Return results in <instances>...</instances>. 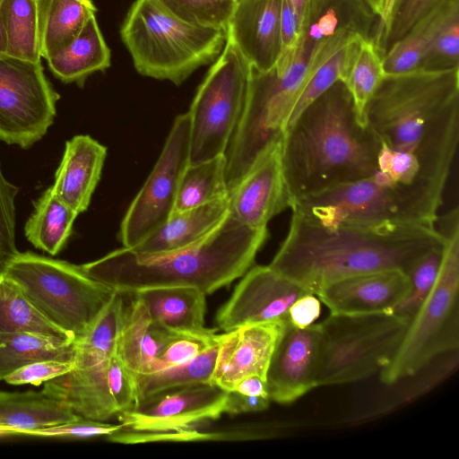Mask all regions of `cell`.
I'll list each match as a JSON object with an SVG mask.
<instances>
[{
  "mask_svg": "<svg viewBox=\"0 0 459 459\" xmlns=\"http://www.w3.org/2000/svg\"><path fill=\"white\" fill-rule=\"evenodd\" d=\"M281 54L279 59L291 56L300 39V21L288 0H282L281 13Z\"/></svg>",
  "mask_w": 459,
  "mask_h": 459,
  "instance_id": "7dc6e473",
  "label": "cell"
},
{
  "mask_svg": "<svg viewBox=\"0 0 459 459\" xmlns=\"http://www.w3.org/2000/svg\"><path fill=\"white\" fill-rule=\"evenodd\" d=\"M379 15L365 0H307L299 41L311 52L342 34L377 41Z\"/></svg>",
  "mask_w": 459,
  "mask_h": 459,
  "instance_id": "d6986e66",
  "label": "cell"
},
{
  "mask_svg": "<svg viewBox=\"0 0 459 459\" xmlns=\"http://www.w3.org/2000/svg\"><path fill=\"white\" fill-rule=\"evenodd\" d=\"M321 311L320 301L315 294L308 293L298 299L290 307L288 320L298 327L305 328L315 323Z\"/></svg>",
  "mask_w": 459,
  "mask_h": 459,
  "instance_id": "c3c4849f",
  "label": "cell"
},
{
  "mask_svg": "<svg viewBox=\"0 0 459 459\" xmlns=\"http://www.w3.org/2000/svg\"><path fill=\"white\" fill-rule=\"evenodd\" d=\"M120 34L140 74L176 85L217 58L227 40L226 30L188 24L155 0H136Z\"/></svg>",
  "mask_w": 459,
  "mask_h": 459,
  "instance_id": "5b68a950",
  "label": "cell"
},
{
  "mask_svg": "<svg viewBox=\"0 0 459 459\" xmlns=\"http://www.w3.org/2000/svg\"><path fill=\"white\" fill-rule=\"evenodd\" d=\"M443 0H398L388 26L377 44L382 56L423 16Z\"/></svg>",
  "mask_w": 459,
  "mask_h": 459,
  "instance_id": "b9f144b4",
  "label": "cell"
},
{
  "mask_svg": "<svg viewBox=\"0 0 459 459\" xmlns=\"http://www.w3.org/2000/svg\"><path fill=\"white\" fill-rule=\"evenodd\" d=\"M109 359L91 367L74 368L46 382L43 391L64 402L77 415L104 421L117 414L108 385Z\"/></svg>",
  "mask_w": 459,
  "mask_h": 459,
  "instance_id": "7402d4cb",
  "label": "cell"
},
{
  "mask_svg": "<svg viewBox=\"0 0 459 459\" xmlns=\"http://www.w3.org/2000/svg\"><path fill=\"white\" fill-rule=\"evenodd\" d=\"M220 342L182 364L153 373L134 375L138 400L168 389L211 384Z\"/></svg>",
  "mask_w": 459,
  "mask_h": 459,
  "instance_id": "836d02e7",
  "label": "cell"
},
{
  "mask_svg": "<svg viewBox=\"0 0 459 459\" xmlns=\"http://www.w3.org/2000/svg\"><path fill=\"white\" fill-rule=\"evenodd\" d=\"M361 39L360 37L351 39L310 74L298 97L286 128L310 102L337 81L343 80Z\"/></svg>",
  "mask_w": 459,
  "mask_h": 459,
  "instance_id": "8d00e7d4",
  "label": "cell"
},
{
  "mask_svg": "<svg viewBox=\"0 0 459 459\" xmlns=\"http://www.w3.org/2000/svg\"><path fill=\"white\" fill-rule=\"evenodd\" d=\"M267 238V228L246 226L229 213L205 238L183 249L140 255L122 247L81 267L94 280L126 294L190 287L207 295L242 277Z\"/></svg>",
  "mask_w": 459,
  "mask_h": 459,
  "instance_id": "277c9868",
  "label": "cell"
},
{
  "mask_svg": "<svg viewBox=\"0 0 459 459\" xmlns=\"http://www.w3.org/2000/svg\"><path fill=\"white\" fill-rule=\"evenodd\" d=\"M151 318L177 333H201L204 326L205 294L190 287H160L132 293Z\"/></svg>",
  "mask_w": 459,
  "mask_h": 459,
  "instance_id": "cb8c5ba5",
  "label": "cell"
},
{
  "mask_svg": "<svg viewBox=\"0 0 459 459\" xmlns=\"http://www.w3.org/2000/svg\"><path fill=\"white\" fill-rule=\"evenodd\" d=\"M6 54L24 61H40L37 0H2Z\"/></svg>",
  "mask_w": 459,
  "mask_h": 459,
  "instance_id": "e575fe53",
  "label": "cell"
},
{
  "mask_svg": "<svg viewBox=\"0 0 459 459\" xmlns=\"http://www.w3.org/2000/svg\"><path fill=\"white\" fill-rule=\"evenodd\" d=\"M59 98L41 61L0 56V141L30 148L53 124Z\"/></svg>",
  "mask_w": 459,
  "mask_h": 459,
  "instance_id": "30bf717a",
  "label": "cell"
},
{
  "mask_svg": "<svg viewBox=\"0 0 459 459\" xmlns=\"http://www.w3.org/2000/svg\"><path fill=\"white\" fill-rule=\"evenodd\" d=\"M107 148L90 135L65 143L52 187L54 194L78 214L85 212L100 178Z\"/></svg>",
  "mask_w": 459,
  "mask_h": 459,
  "instance_id": "ffe728a7",
  "label": "cell"
},
{
  "mask_svg": "<svg viewBox=\"0 0 459 459\" xmlns=\"http://www.w3.org/2000/svg\"><path fill=\"white\" fill-rule=\"evenodd\" d=\"M459 13V0H443L417 22L383 56L385 74L418 70L431 41L445 23Z\"/></svg>",
  "mask_w": 459,
  "mask_h": 459,
  "instance_id": "83f0119b",
  "label": "cell"
},
{
  "mask_svg": "<svg viewBox=\"0 0 459 459\" xmlns=\"http://www.w3.org/2000/svg\"><path fill=\"white\" fill-rule=\"evenodd\" d=\"M377 152L376 137L359 122L346 85L337 81L282 134L281 162L292 204L304 196L372 176Z\"/></svg>",
  "mask_w": 459,
  "mask_h": 459,
  "instance_id": "3957f363",
  "label": "cell"
},
{
  "mask_svg": "<svg viewBox=\"0 0 459 459\" xmlns=\"http://www.w3.org/2000/svg\"><path fill=\"white\" fill-rule=\"evenodd\" d=\"M385 75L383 56L375 42L361 39L342 82L352 98L357 118L362 126H366L368 103Z\"/></svg>",
  "mask_w": 459,
  "mask_h": 459,
  "instance_id": "d590c367",
  "label": "cell"
},
{
  "mask_svg": "<svg viewBox=\"0 0 459 459\" xmlns=\"http://www.w3.org/2000/svg\"><path fill=\"white\" fill-rule=\"evenodd\" d=\"M131 296L129 306L125 304L115 355L134 375L144 374L177 333L155 323L142 302Z\"/></svg>",
  "mask_w": 459,
  "mask_h": 459,
  "instance_id": "603a6c76",
  "label": "cell"
},
{
  "mask_svg": "<svg viewBox=\"0 0 459 459\" xmlns=\"http://www.w3.org/2000/svg\"><path fill=\"white\" fill-rule=\"evenodd\" d=\"M234 390L247 395L270 398L266 379L255 375L240 380Z\"/></svg>",
  "mask_w": 459,
  "mask_h": 459,
  "instance_id": "f907efd6",
  "label": "cell"
},
{
  "mask_svg": "<svg viewBox=\"0 0 459 459\" xmlns=\"http://www.w3.org/2000/svg\"><path fill=\"white\" fill-rule=\"evenodd\" d=\"M287 321L288 317L222 333L211 384L230 392L247 377L255 375L266 379L272 355Z\"/></svg>",
  "mask_w": 459,
  "mask_h": 459,
  "instance_id": "2e32d148",
  "label": "cell"
},
{
  "mask_svg": "<svg viewBox=\"0 0 459 459\" xmlns=\"http://www.w3.org/2000/svg\"><path fill=\"white\" fill-rule=\"evenodd\" d=\"M250 74L251 65L227 39L187 111L189 163L226 152L244 108Z\"/></svg>",
  "mask_w": 459,
  "mask_h": 459,
  "instance_id": "9c48e42d",
  "label": "cell"
},
{
  "mask_svg": "<svg viewBox=\"0 0 459 459\" xmlns=\"http://www.w3.org/2000/svg\"><path fill=\"white\" fill-rule=\"evenodd\" d=\"M282 0H236L227 26V39L234 43L251 66L272 69L281 54Z\"/></svg>",
  "mask_w": 459,
  "mask_h": 459,
  "instance_id": "e0dca14e",
  "label": "cell"
},
{
  "mask_svg": "<svg viewBox=\"0 0 459 459\" xmlns=\"http://www.w3.org/2000/svg\"><path fill=\"white\" fill-rule=\"evenodd\" d=\"M444 242L424 255L411 269L408 275L411 280V290L406 298L393 310L400 316L409 320L412 318L433 290L438 277L443 253Z\"/></svg>",
  "mask_w": 459,
  "mask_h": 459,
  "instance_id": "74e56055",
  "label": "cell"
},
{
  "mask_svg": "<svg viewBox=\"0 0 459 459\" xmlns=\"http://www.w3.org/2000/svg\"><path fill=\"white\" fill-rule=\"evenodd\" d=\"M74 368L73 361L44 359L32 362L14 370L4 377L11 385L31 384L39 385L62 376Z\"/></svg>",
  "mask_w": 459,
  "mask_h": 459,
  "instance_id": "bcb514c9",
  "label": "cell"
},
{
  "mask_svg": "<svg viewBox=\"0 0 459 459\" xmlns=\"http://www.w3.org/2000/svg\"><path fill=\"white\" fill-rule=\"evenodd\" d=\"M15 332L75 340L48 319L20 286L4 273L0 276V333Z\"/></svg>",
  "mask_w": 459,
  "mask_h": 459,
  "instance_id": "4dcf8cb0",
  "label": "cell"
},
{
  "mask_svg": "<svg viewBox=\"0 0 459 459\" xmlns=\"http://www.w3.org/2000/svg\"><path fill=\"white\" fill-rule=\"evenodd\" d=\"M410 290L408 273L391 269L339 280L316 296L333 314H368L393 312Z\"/></svg>",
  "mask_w": 459,
  "mask_h": 459,
  "instance_id": "ac0fdd59",
  "label": "cell"
},
{
  "mask_svg": "<svg viewBox=\"0 0 459 459\" xmlns=\"http://www.w3.org/2000/svg\"><path fill=\"white\" fill-rule=\"evenodd\" d=\"M164 10L188 24L227 29L236 0H155Z\"/></svg>",
  "mask_w": 459,
  "mask_h": 459,
  "instance_id": "f35d334b",
  "label": "cell"
},
{
  "mask_svg": "<svg viewBox=\"0 0 459 459\" xmlns=\"http://www.w3.org/2000/svg\"><path fill=\"white\" fill-rule=\"evenodd\" d=\"M226 155L189 163L178 186L175 211L181 212L229 196Z\"/></svg>",
  "mask_w": 459,
  "mask_h": 459,
  "instance_id": "d6a6232c",
  "label": "cell"
},
{
  "mask_svg": "<svg viewBox=\"0 0 459 459\" xmlns=\"http://www.w3.org/2000/svg\"><path fill=\"white\" fill-rule=\"evenodd\" d=\"M437 230L445 240L436 284L409 322L391 361L380 373L393 385L416 376L434 359L459 350V212L437 217Z\"/></svg>",
  "mask_w": 459,
  "mask_h": 459,
  "instance_id": "8992f818",
  "label": "cell"
},
{
  "mask_svg": "<svg viewBox=\"0 0 459 459\" xmlns=\"http://www.w3.org/2000/svg\"><path fill=\"white\" fill-rule=\"evenodd\" d=\"M110 50L92 15L67 47L46 60L55 77L82 87L89 75L110 66Z\"/></svg>",
  "mask_w": 459,
  "mask_h": 459,
  "instance_id": "484cf974",
  "label": "cell"
},
{
  "mask_svg": "<svg viewBox=\"0 0 459 459\" xmlns=\"http://www.w3.org/2000/svg\"><path fill=\"white\" fill-rule=\"evenodd\" d=\"M410 320L394 312L333 314L321 323L316 387L363 380L394 356Z\"/></svg>",
  "mask_w": 459,
  "mask_h": 459,
  "instance_id": "52a82bcc",
  "label": "cell"
},
{
  "mask_svg": "<svg viewBox=\"0 0 459 459\" xmlns=\"http://www.w3.org/2000/svg\"><path fill=\"white\" fill-rule=\"evenodd\" d=\"M40 56L48 59L67 47L95 15L91 0H37Z\"/></svg>",
  "mask_w": 459,
  "mask_h": 459,
  "instance_id": "4316f807",
  "label": "cell"
},
{
  "mask_svg": "<svg viewBox=\"0 0 459 459\" xmlns=\"http://www.w3.org/2000/svg\"><path fill=\"white\" fill-rule=\"evenodd\" d=\"M319 324L298 328L287 321L266 373L271 401L291 403L316 387Z\"/></svg>",
  "mask_w": 459,
  "mask_h": 459,
  "instance_id": "9a60e30c",
  "label": "cell"
},
{
  "mask_svg": "<svg viewBox=\"0 0 459 459\" xmlns=\"http://www.w3.org/2000/svg\"><path fill=\"white\" fill-rule=\"evenodd\" d=\"M108 385L117 413L136 406L139 400L134 374L115 354L108 362Z\"/></svg>",
  "mask_w": 459,
  "mask_h": 459,
  "instance_id": "ee69618b",
  "label": "cell"
},
{
  "mask_svg": "<svg viewBox=\"0 0 459 459\" xmlns=\"http://www.w3.org/2000/svg\"><path fill=\"white\" fill-rule=\"evenodd\" d=\"M4 273L48 319L75 340L85 333L117 291L90 277L81 265L32 252H19Z\"/></svg>",
  "mask_w": 459,
  "mask_h": 459,
  "instance_id": "ba28073f",
  "label": "cell"
},
{
  "mask_svg": "<svg viewBox=\"0 0 459 459\" xmlns=\"http://www.w3.org/2000/svg\"><path fill=\"white\" fill-rule=\"evenodd\" d=\"M368 5L373 9V11L380 15L382 11L385 0H365Z\"/></svg>",
  "mask_w": 459,
  "mask_h": 459,
  "instance_id": "11a10c76",
  "label": "cell"
},
{
  "mask_svg": "<svg viewBox=\"0 0 459 459\" xmlns=\"http://www.w3.org/2000/svg\"><path fill=\"white\" fill-rule=\"evenodd\" d=\"M222 334H216L214 329L201 333L175 334L162 352L148 366L144 374L163 370L186 362L213 344L219 342Z\"/></svg>",
  "mask_w": 459,
  "mask_h": 459,
  "instance_id": "ab89813d",
  "label": "cell"
},
{
  "mask_svg": "<svg viewBox=\"0 0 459 459\" xmlns=\"http://www.w3.org/2000/svg\"><path fill=\"white\" fill-rule=\"evenodd\" d=\"M123 424H108L81 417L80 419L30 431L28 435L39 437L89 438L106 436L120 430Z\"/></svg>",
  "mask_w": 459,
  "mask_h": 459,
  "instance_id": "f6af8a7d",
  "label": "cell"
},
{
  "mask_svg": "<svg viewBox=\"0 0 459 459\" xmlns=\"http://www.w3.org/2000/svg\"><path fill=\"white\" fill-rule=\"evenodd\" d=\"M227 391L207 383L161 391L118 412L124 429L160 430L195 428L222 413Z\"/></svg>",
  "mask_w": 459,
  "mask_h": 459,
  "instance_id": "7c38bea8",
  "label": "cell"
},
{
  "mask_svg": "<svg viewBox=\"0 0 459 459\" xmlns=\"http://www.w3.org/2000/svg\"><path fill=\"white\" fill-rule=\"evenodd\" d=\"M444 238L436 227L384 223L323 225L292 212L288 234L269 264L309 292L377 271L409 273Z\"/></svg>",
  "mask_w": 459,
  "mask_h": 459,
  "instance_id": "7a4b0ae2",
  "label": "cell"
},
{
  "mask_svg": "<svg viewBox=\"0 0 459 459\" xmlns=\"http://www.w3.org/2000/svg\"><path fill=\"white\" fill-rule=\"evenodd\" d=\"M296 12L301 24L302 15L307 0H288Z\"/></svg>",
  "mask_w": 459,
  "mask_h": 459,
  "instance_id": "db71d44e",
  "label": "cell"
},
{
  "mask_svg": "<svg viewBox=\"0 0 459 459\" xmlns=\"http://www.w3.org/2000/svg\"><path fill=\"white\" fill-rule=\"evenodd\" d=\"M77 215L50 186L35 203L24 227L25 236L35 247L55 255L65 245Z\"/></svg>",
  "mask_w": 459,
  "mask_h": 459,
  "instance_id": "f546056e",
  "label": "cell"
},
{
  "mask_svg": "<svg viewBox=\"0 0 459 459\" xmlns=\"http://www.w3.org/2000/svg\"><path fill=\"white\" fill-rule=\"evenodd\" d=\"M64 402L40 392L0 391V426L17 434L68 423L80 419Z\"/></svg>",
  "mask_w": 459,
  "mask_h": 459,
  "instance_id": "d4e9b609",
  "label": "cell"
},
{
  "mask_svg": "<svg viewBox=\"0 0 459 459\" xmlns=\"http://www.w3.org/2000/svg\"><path fill=\"white\" fill-rule=\"evenodd\" d=\"M74 341L24 332L0 333V380L35 361L74 362Z\"/></svg>",
  "mask_w": 459,
  "mask_h": 459,
  "instance_id": "f1b7e54d",
  "label": "cell"
},
{
  "mask_svg": "<svg viewBox=\"0 0 459 459\" xmlns=\"http://www.w3.org/2000/svg\"><path fill=\"white\" fill-rule=\"evenodd\" d=\"M311 293L270 265L251 266L216 316L225 332L288 317L291 305ZM313 294V293H312Z\"/></svg>",
  "mask_w": 459,
  "mask_h": 459,
  "instance_id": "4fadbf2b",
  "label": "cell"
},
{
  "mask_svg": "<svg viewBox=\"0 0 459 459\" xmlns=\"http://www.w3.org/2000/svg\"><path fill=\"white\" fill-rule=\"evenodd\" d=\"M271 399L240 394L235 390L227 392L223 413L237 415L266 410Z\"/></svg>",
  "mask_w": 459,
  "mask_h": 459,
  "instance_id": "681fc988",
  "label": "cell"
},
{
  "mask_svg": "<svg viewBox=\"0 0 459 459\" xmlns=\"http://www.w3.org/2000/svg\"><path fill=\"white\" fill-rule=\"evenodd\" d=\"M281 139L269 145L229 194V213L240 223L267 228L276 215L291 208L281 162Z\"/></svg>",
  "mask_w": 459,
  "mask_h": 459,
  "instance_id": "5bb4252c",
  "label": "cell"
},
{
  "mask_svg": "<svg viewBox=\"0 0 459 459\" xmlns=\"http://www.w3.org/2000/svg\"><path fill=\"white\" fill-rule=\"evenodd\" d=\"M1 2L0 0V56H5L6 54V48H7V43H6V34H5V29H4V23L1 10Z\"/></svg>",
  "mask_w": 459,
  "mask_h": 459,
  "instance_id": "f5cc1de1",
  "label": "cell"
},
{
  "mask_svg": "<svg viewBox=\"0 0 459 459\" xmlns=\"http://www.w3.org/2000/svg\"><path fill=\"white\" fill-rule=\"evenodd\" d=\"M126 294L117 290L85 333L74 341V368L108 360L114 354Z\"/></svg>",
  "mask_w": 459,
  "mask_h": 459,
  "instance_id": "1f68e13d",
  "label": "cell"
},
{
  "mask_svg": "<svg viewBox=\"0 0 459 459\" xmlns=\"http://www.w3.org/2000/svg\"><path fill=\"white\" fill-rule=\"evenodd\" d=\"M459 67V13L452 16L435 36L418 70L445 71Z\"/></svg>",
  "mask_w": 459,
  "mask_h": 459,
  "instance_id": "60d3db41",
  "label": "cell"
},
{
  "mask_svg": "<svg viewBox=\"0 0 459 459\" xmlns=\"http://www.w3.org/2000/svg\"><path fill=\"white\" fill-rule=\"evenodd\" d=\"M229 214V196L170 217L131 249L140 255L171 253L202 240Z\"/></svg>",
  "mask_w": 459,
  "mask_h": 459,
  "instance_id": "44dd1931",
  "label": "cell"
},
{
  "mask_svg": "<svg viewBox=\"0 0 459 459\" xmlns=\"http://www.w3.org/2000/svg\"><path fill=\"white\" fill-rule=\"evenodd\" d=\"M189 153L190 122L186 112L174 119L156 164L123 217L118 233L123 247L136 246L174 212Z\"/></svg>",
  "mask_w": 459,
  "mask_h": 459,
  "instance_id": "8fae6325",
  "label": "cell"
},
{
  "mask_svg": "<svg viewBox=\"0 0 459 459\" xmlns=\"http://www.w3.org/2000/svg\"><path fill=\"white\" fill-rule=\"evenodd\" d=\"M19 188L4 177L0 162V276L19 253L15 240V197Z\"/></svg>",
  "mask_w": 459,
  "mask_h": 459,
  "instance_id": "7bdbcfd3",
  "label": "cell"
},
{
  "mask_svg": "<svg viewBox=\"0 0 459 459\" xmlns=\"http://www.w3.org/2000/svg\"><path fill=\"white\" fill-rule=\"evenodd\" d=\"M398 0H385L382 11L379 15V25H378V32L377 38L376 41V46H377L379 40L383 37L389 21L391 19L394 9L397 4Z\"/></svg>",
  "mask_w": 459,
  "mask_h": 459,
  "instance_id": "816d5d0a",
  "label": "cell"
},
{
  "mask_svg": "<svg viewBox=\"0 0 459 459\" xmlns=\"http://www.w3.org/2000/svg\"><path fill=\"white\" fill-rule=\"evenodd\" d=\"M365 116L378 143L377 172L442 195L459 142V67L385 74Z\"/></svg>",
  "mask_w": 459,
  "mask_h": 459,
  "instance_id": "6da1fadb",
  "label": "cell"
}]
</instances>
